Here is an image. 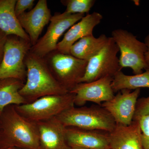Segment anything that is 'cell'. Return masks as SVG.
<instances>
[{"mask_svg":"<svg viewBox=\"0 0 149 149\" xmlns=\"http://www.w3.org/2000/svg\"><path fill=\"white\" fill-rule=\"evenodd\" d=\"M52 17L47 0H39L29 11L17 17L22 27L29 36L32 46L37 43L44 27L50 22Z\"/></svg>","mask_w":149,"mask_h":149,"instance_id":"obj_12","label":"cell"},{"mask_svg":"<svg viewBox=\"0 0 149 149\" xmlns=\"http://www.w3.org/2000/svg\"><path fill=\"white\" fill-rule=\"evenodd\" d=\"M24 63L27 77L19 93L28 103L44 96L69 93L54 76L45 58L29 51L25 57Z\"/></svg>","mask_w":149,"mask_h":149,"instance_id":"obj_2","label":"cell"},{"mask_svg":"<svg viewBox=\"0 0 149 149\" xmlns=\"http://www.w3.org/2000/svg\"><path fill=\"white\" fill-rule=\"evenodd\" d=\"M71 149H84L81 148H78V147H72Z\"/></svg>","mask_w":149,"mask_h":149,"instance_id":"obj_27","label":"cell"},{"mask_svg":"<svg viewBox=\"0 0 149 149\" xmlns=\"http://www.w3.org/2000/svg\"><path fill=\"white\" fill-rule=\"evenodd\" d=\"M32 47L31 42L21 37L8 36L0 66V79L15 78L25 83L27 68L24 60Z\"/></svg>","mask_w":149,"mask_h":149,"instance_id":"obj_5","label":"cell"},{"mask_svg":"<svg viewBox=\"0 0 149 149\" xmlns=\"http://www.w3.org/2000/svg\"><path fill=\"white\" fill-rule=\"evenodd\" d=\"M102 19V15L96 12L85 15L69 28L62 40L58 42L56 51L70 54V48L73 44L83 37L93 35L94 28L100 23Z\"/></svg>","mask_w":149,"mask_h":149,"instance_id":"obj_13","label":"cell"},{"mask_svg":"<svg viewBox=\"0 0 149 149\" xmlns=\"http://www.w3.org/2000/svg\"><path fill=\"white\" fill-rule=\"evenodd\" d=\"M108 40L109 37L104 34L98 37L93 35L83 37L71 47L70 54L76 58L88 61L101 50Z\"/></svg>","mask_w":149,"mask_h":149,"instance_id":"obj_18","label":"cell"},{"mask_svg":"<svg viewBox=\"0 0 149 149\" xmlns=\"http://www.w3.org/2000/svg\"><path fill=\"white\" fill-rule=\"evenodd\" d=\"M148 116H149V96L138 99L133 120Z\"/></svg>","mask_w":149,"mask_h":149,"instance_id":"obj_22","label":"cell"},{"mask_svg":"<svg viewBox=\"0 0 149 149\" xmlns=\"http://www.w3.org/2000/svg\"><path fill=\"white\" fill-rule=\"evenodd\" d=\"M95 0H65L61 1L66 7L65 12L71 14L88 13L95 3Z\"/></svg>","mask_w":149,"mask_h":149,"instance_id":"obj_21","label":"cell"},{"mask_svg":"<svg viewBox=\"0 0 149 149\" xmlns=\"http://www.w3.org/2000/svg\"><path fill=\"white\" fill-rule=\"evenodd\" d=\"M24 84V82L15 78L0 79V113L8 106L28 103L19 93Z\"/></svg>","mask_w":149,"mask_h":149,"instance_id":"obj_19","label":"cell"},{"mask_svg":"<svg viewBox=\"0 0 149 149\" xmlns=\"http://www.w3.org/2000/svg\"><path fill=\"white\" fill-rule=\"evenodd\" d=\"M46 61L56 80L70 92L85 74L88 61L70 54L54 51L46 57Z\"/></svg>","mask_w":149,"mask_h":149,"instance_id":"obj_7","label":"cell"},{"mask_svg":"<svg viewBox=\"0 0 149 149\" xmlns=\"http://www.w3.org/2000/svg\"><path fill=\"white\" fill-rule=\"evenodd\" d=\"M119 49L111 37L101 50L88 61L80 83H89L107 76L114 77L121 70L117 54Z\"/></svg>","mask_w":149,"mask_h":149,"instance_id":"obj_8","label":"cell"},{"mask_svg":"<svg viewBox=\"0 0 149 149\" xmlns=\"http://www.w3.org/2000/svg\"><path fill=\"white\" fill-rule=\"evenodd\" d=\"M6 149H16V148H10Z\"/></svg>","mask_w":149,"mask_h":149,"instance_id":"obj_28","label":"cell"},{"mask_svg":"<svg viewBox=\"0 0 149 149\" xmlns=\"http://www.w3.org/2000/svg\"><path fill=\"white\" fill-rule=\"evenodd\" d=\"M10 148L42 149L37 123L19 114L13 105L0 114V149Z\"/></svg>","mask_w":149,"mask_h":149,"instance_id":"obj_1","label":"cell"},{"mask_svg":"<svg viewBox=\"0 0 149 149\" xmlns=\"http://www.w3.org/2000/svg\"><path fill=\"white\" fill-rule=\"evenodd\" d=\"M8 36L0 30V66L2 62L4 53L5 46Z\"/></svg>","mask_w":149,"mask_h":149,"instance_id":"obj_24","label":"cell"},{"mask_svg":"<svg viewBox=\"0 0 149 149\" xmlns=\"http://www.w3.org/2000/svg\"><path fill=\"white\" fill-rule=\"evenodd\" d=\"M34 0H17L15 12L17 17L25 12L27 9H32L34 5Z\"/></svg>","mask_w":149,"mask_h":149,"instance_id":"obj_23","label":"cell"},{"mask_svg":"<svg viewBox=\"0 0 149 149\" xmlns=\"http://www.w3.org/2000/svg\"><path fill=\"white\" fill-rule=\"evenodd\" d=\"M0 114H1V113H0Z\"/></svg>","mask_w":149,"mask_h":149,"instance_id":"obj_29","label":"cell"},{"mask_svg":"<svg viewBox=\"0 0 149 149\" xmlns=\"http://www.w3.org/2000/svg\"><path fill=\"white\" fill-rule=\"evenodd\" d=\"M75 95L68 93L64 95L44 96L32 102L15 106L19 114L34 122L56 117L66 110L74 107Z\"/></svg>","mask_w":149,"mask_h":149,"instance_id":"obj_4","label":"cell"},{"mask_svg":"<svg viewBox=\"0 0 149 149\" xmlns=\"http://www.w3.org/2000/svg\"><path fill=\"white\" fill-rule=\"evenodd\" d=\"M111 86L114 93L123 90L149 88V69L141 74L133 75L125 74L121 70L118 71L113 77Z\"/></svg>","mask_w":149,"mask_h":149,"instance_id":"obj_20","label":"cell"},{"mask_svg":"<svg viewBox=\"0 0 149 149\" xmlns=\"http://www.w3.org/2000/svg\"><path fill=\"white\" fill-rule=\"evenodd\" d=\"M36 123L42 149H71L66 141V127L56 117Z\"/></svg>","mask_w":149,"mask_h":149,"instance_id":"obj_14","label":"cell"},{"mask_svg":"<svg viewBox=\"0 0 149 149\" xmlns=\"http://www.w3.org/2000/svg\"><path fill=\"white\" fill-rule=\"evenodd\" d=\"M85 16L84 14H71L65 11L62 13H55L52 16L45 34L31 47L30 52L45 58L56 51L59 39L63 33Z\"/></svg>","mask_w":149,"mask_h":149,"instance_id":"obj_9","label":"cell"},{"mask_svg":"<svg viewBox=\"0 0 149 149\" xmlns=\"http://www.w3.org/2000/svg\"><path fill=\"white\" fill-rule=\"evenodd\" d=\"M66 127L109 133L116 126L111 114L101 106L72 107L57 116Z\"/></svg>","mask_w":149,"mask_h":149,"instance_id":"obj_3","label":"cell"},{"mask_svg":"<svg viewBox=\"0 0 149 149\" xmlns=\"http://www.w3.org/2000/svg\"><path fill=\"white\" fill-rule=\"evenodd\" d=\"M141 89L133 92L122 90L118 92L111 100L103 103L101 106L109 113L116 124L130 125L133 121Z\"/></svg>","mask_w":149,"mask_h":149,"instance_id":"obj_11","label":"cell"},{"mask_svg":"<svg viewBox=\"0 0 149 149\" xmlns=\"http://www.w3.org/2000/svg\"><path fill=\"white\" fill-rule=\"evenodd\" d=\"M113 77L107 76L89 83H78L70 93L75 95L74 105L82 107L87 102L101 106L115 96L112 88Z\"/></svg>","mask_w":149,"mask_h":149,"instance_id":"obj_10","label":"cell"},{"mask_svg":"<svg viewBox=\"0 0 149 149\" xmlns=\"http://www.w3.org/2000/svg\"><path fill=\"white\" fill-rule=\"evenodd\" d=\"M111 37L117 45L120 52L119 65L121 69L129 68L135 74L146 69L145 55L147 47L131 32L122 29H115Z\"/></svg>","mask_w":149,"mask_h":149,"instance_id":"obj_6","label":"cell"},{"mask_svg":"<svg viewBox=\"0 0 149 149\" xmlns=\"http://www.w3.org/2000/svg\"><path fill=\"white\" fill-rule=\"evenodd\" d=\"M17 0H0V30L7 35H13L30 42L22 27L15 12Z\"/></svg>","mask_w":149,"mask_h":149,"instance_id":"obj_17","label":"cell"},{"mask_svg":"<svg viewBox=\"0 0 149 149\" xmlns=\"http://www.w3.org/2000/svg\"><path fill=\"white\" fill-rule=\"evenodd\" d=\"M144 42L146 44L147 47V52L145 55L146 69H149V34L145 38Z\"/></svg>","mask_w":149,"mask_h":149,"instance_id":"obj_25","label":"cell"},{"mask_svg":"<svg viewBox=\"0 0 149 149\" xmlns=\"http://www.w3.org/2000/svg\"><path fill=\"white\" fill-rule=\"evenodd\" d=\"M142 134L138 120H133L129 125L116 124L108 133L110 149H143Z\"/></svg>","mask_w":149,"mask_h":149,"instance_id":"obj_15","label":"cell"},{"mask_svg":"<svg viewBox=\"0 0 149 149\" xmlns=\"http://www.w3.org/2000/svg\"><path fill=\"white\" fill-rule=\"evenodd\" d=\"M66 127V139L70 148L84 149H110L107 132Z\"/></svg>","mask_w":149,"mask_h":149,"instance_id":"obj_16","label":"cell"},{"mask_svg":"<svg viewBox=\"0 0 149 149\" xmlns=\"http://www.w3.org/2000/svg\"><path fill=\"white\" fill-rule=\"evenodd\" d=\"M142 141L143 149H149V136H143L142 134Z\"/></svg>","mask_w":149,"mask_h":149,"instance_id":"obj_26","label":"cell"}]
</instances>
